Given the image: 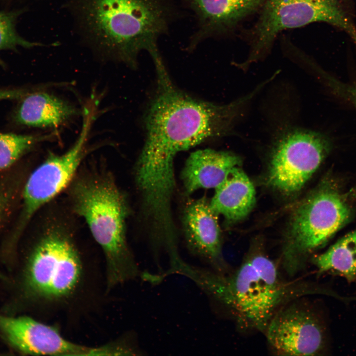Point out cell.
Masks as SVG:
<instances>
[{
	"mask_svg": "<svg viewBox=\"0 0 356 356\" xmlns=\"http://www.w3.org/2000/svg\"><path fill=\"white\" fill-rule=\"evenodd\" d=\"M82 41L135 68L146 51L155 67L164 64L159 40L182 16L177 0H69Z\"/></svg>",
	"mask_w": 356,
	"mask_h": 356,
	"instance_id": "cell-2",
	"label": "cell"
},
{
	"mask_svg": "<svg viewBox=\"0 0 356 356\" xmlns=\"http://www.w3.org/2000/svg\"><path fill=\"white\" fill-rule=\"evenodd\" d=\"M215 190L210 205L219 215L229 222L245 218L256 202L254 185L238 167L234 168Z\"/></svg>",
	"mask_w": 356,
	"mask_h": 356,
	"instance_id": "cell-15",
	"label": "cell"
},
{
	"mask_svg": "<svg viewBox=\"0 0 356 356\" xmlns=\"http://www.w3.org/2000/svg\"><path fill=\"white\" fill-rule=\"evenodd\" d=\"M350 211L336 191L328 186L315 190L295 210L280 267L295 278L307 267L309 256L323 246L348 221Z\"/></svg>",
	"mask_w": 356,
	"mask_h": 356,
	"instance_id": "cell-5",
	"label": "cell"
},
{
	"mask_svg": "<svg viewBox=\"0 0 356 356\" xmlns=\"http://www.w3.org/2000/svg\"><path fill=\"white\" fill-rule=\"evenodd\" d=\"M241 162L238 156L228 152L206 149L193 152L181 174L186 191L191 193L200 188H216Z\"/></svg>",
	"mask_w": 356,
	"mask_h": 356,
	"instance_id": "cell-14",
	"label": "cell"
},
{
	"mask_svg": "<svg viewBox=\"0 0 356 356\" xmlns=\"http://www.w3.org/2000/svg\"><path fill=\"white\" fill-rule=\"evenodd\" d=\"M311 261L319 274L332 272L350 282L354 281L356 277V231L346 235Z\"/></svg>",
	"mask_w": 356,
	"mask_h": 356,
	"instance_id": "cell-17",
	"label": "cell"
},
{
	"mask_svg": "<svg viewBox=\"0 0 356 356\" xmlns=\"http://www.w3.org/2000/svg\"><path fill=\"white\" fill-rule=\"evenodd\" d=\"M0 331L19 351L34 355H96L97 348L74 344L51 326L30 317L0 315Z\"/></svg>",
	"mask_w": 356,
	"mask_h": 356,
	"instance_id": "cell-11",
	"label": "cell"
},
{
	"mask_svg": "<svg viewBox=\"0 0 356 356\" xmlns=\"http://www.w3.org/2000/svg\"><path fill=\"white\" fill-rule=\"evenodd\" d=\"M218 216L210 202L201 198L186 207L183 223L191 251L204 260L213 271L226 273L231 269L222 254Z\"/></svg>",
	"mask_w": 356,
	"mask_h": 356,
	"instance_id": "cell-13",
	"label": "cell"
},
{
	"mask_svg": "<svg viewBox=\"0 0 356 356\" xmlns=\"http://www.w3.org/2000/svg\"><path fill=\"white\" fill-rule=\"evenodd\" d=\"M95 111L93 106L85 107L81 131L74 144L63 154H50L29 177L23 194L21 226L72 180L85 154Z\"/></svg>",
	"mask_w": 356,
	"mask_h": 356,
	"instance_id": "cell-9",
	"label": "cell"
},
{
	"mask_svg": "<svg viewBox=\"0 0 356 356\" xmlns=\"http://www.w3.org/2000/svg\"><path fill=\"white\" fill-rule=\"evenodd\" d=\"M327 139L316 132L294 129L283 134L271 153L268 182L282 193L299 191L322 161Z\"/></svg>",
	"mask_w": 356,
	"mask_h": 356,
	"instance_id": "cell-8",
	"label": "cell"
},
{
	"mask_svg": "<svg viewBox=\"0 0 356 356\" xmlns=\"http://www.w3.org/2000/svg\"><path fill=\"white\" fill-rule=\"evenodd\" d=\"M76 109L56 96L44 92L27 94L16 115L21 124L39 128H56L75 115Z\"/></svg>",
	"mask_w": 356,
	"mask_h": 356,
	"instance_id": "cell-16",
	"label": "cell"
},
{
	"mask_svg": "<svg viewBox=\"0 0 356 356\" xmlns=\"http://www.w3.org/2000/svg\"><path fill=\"white\" fill-rule=\"evenodd\" d=\"M26 94L24 91L20 89L0 90V100L20 98Z\"/></svg>",
	"mask_w": 356,
	"mask_h": 356,
	"instance_id": "cell-20",
	"label": "cell"
},
{
	"mask_svg": "<svg viewBox=\"0 0 356 356\" xmlns=\"http://www.w3.org/2000/svg\"><path fill=\"white\" fill-rule=\"evenodd\" d=\"M279 264L253 251L235 269L220 273L187 264L182 275L195 282L224 309L237 330L264 333L270 321L290 302L317 293L310 282L285 278Z\"/></svg>",
	"mask_w": 356,
	"mask_h": 356,
	"instance_id": "cell-3",
	"label": "cell"
},
{
	"mask_svg": "<svg viewBox=\"0 0 356 356\" xmlns=\"http://www.w3.org/2000/svg\"><path fill=\"white\" fill-rule=\"evenodd\" d=\"M253 30L251 52L242 67L259 59L283 30L323 22L346 32L356 43V27L339 0H265Z\"/></svg>",
	"mask_w": 356,
	"mask_h": 356,
	"instance_id": "cell-6",
	"label": "cell"
},
{
	"mask_svg": "<svg viewBox=\"0 0 356 356\" xmlns=\"http://www.w3.org/2000/svg\"><path fill=\"white\" fill-rule=\"evenodd\" d=\"M254 94L218 105L187 94L169 76L157 79L156 92L145 118L146 139L136 166L143 201L154 207L169 205L175 186L176 154L225 134Z\"/></svg>",
	"mask_w": 356,
	"mask_h": 356,
	"instance_id": "cell-1",
	"label": "cell"
},
{
	"mask_svg": "<svg viewBox=\"0 0 356 356\" xmlns=\"http://www.w3.org/2000/svg\"><path fill=\"white\" fill-rule=\"evenodd\" d=\"M306 297L287 303L270 321L264 334L273 355L315 356L324 349L323 325Z\"/></svg>",
	"mask_w": 356,
	"mask_h": 356,
	"instance_id": "cell-10",
	"label": "cell"
},
{
	"mask_svg": "<svg viewBox=\"0 0 356 356\" xmlns=\"http://www.w3.org/2000/svg\"><path fill=\"white\" fill-rule=\"evenodd\" d=\"M43 138L44 137L0 132V170L10 167Z\"/></svg>",
	"mask_w": 356,
	"mask_h": 356,
	"instance_id": "cell-18",
	"label": "cell"
},
{
	"mask_svg": "<svg viewBox=\"0 0 356 356\" xmlns=\"http://www.w3.org/2000/svg\"><path fill=\"white\" fill-rule=\"evenodd\" d=\"M17 17L16 12L0 11V51L15 49L19 46L28 48L43 45L40 43L27 41L17 34L15 29Z\"/></svg>",
	"mask_w": 356,
	"mask_h": 356,
	"instance_id": "cell-19",
	"label": "cell"
},
{
	"mask_svg": "<svg viewBox=\"0 0 356 356\" xmlns=\"http://www.w3.org/2000/svg\"></svg>",
	"mask_w": 356,
	"mask_h": 356,
	"instance_id": "cell-21",
	"label": "cell"
},
{
	"mask_svg": "<svg viewBox=\"0 0 356 356\" xmlns=\"http://www.w3.org/2000/svg\"><path fill=\"white\" fill-rule=\"evenodd\" d=\"M265 0H178L191 11L196 28L186 49L194 50L204 42L226 33L263 5Z\"/></svg>",
	"mask_w": 356,
	"mask_h": 356,
	"instance_id": "cell-12",
	"label": "cell"
},
{
	"mask_svg": "<svg viewBox=\"0 0 356 356\" xmlns=\"http://www.w3.org/2000/svg\"><path fill=\"white\" fill-rule=\"evenodd\" d=\"M81 271L80 258L71 239L59 230L51 229L41 239L30 256L27 280L35 295L57 299L71 292Z\"/></svg>",
	"mask_w": 356,
	"mask_h": 356,
	"instance_id": "cell-7",
	"label": "cell"
},
{
	"mask_svg": "<svg viewBox=\"0 0 356 356\" xmlns=\"http://www.w3.org/2000/svg\"><path fill=\"white\" fill-rule=\"evenodd\" d=\"M71 197L74 210L86 221L104 253L108 287L136 276L137 266L126 240L127 204L113 180L98 175L80 179L72 187Z\"/></svg>",
	"mask_w": 356,
	"mask_h": 356,
	"instance_id": "cell-4",
	"label": "cell"
}]
</instances>
